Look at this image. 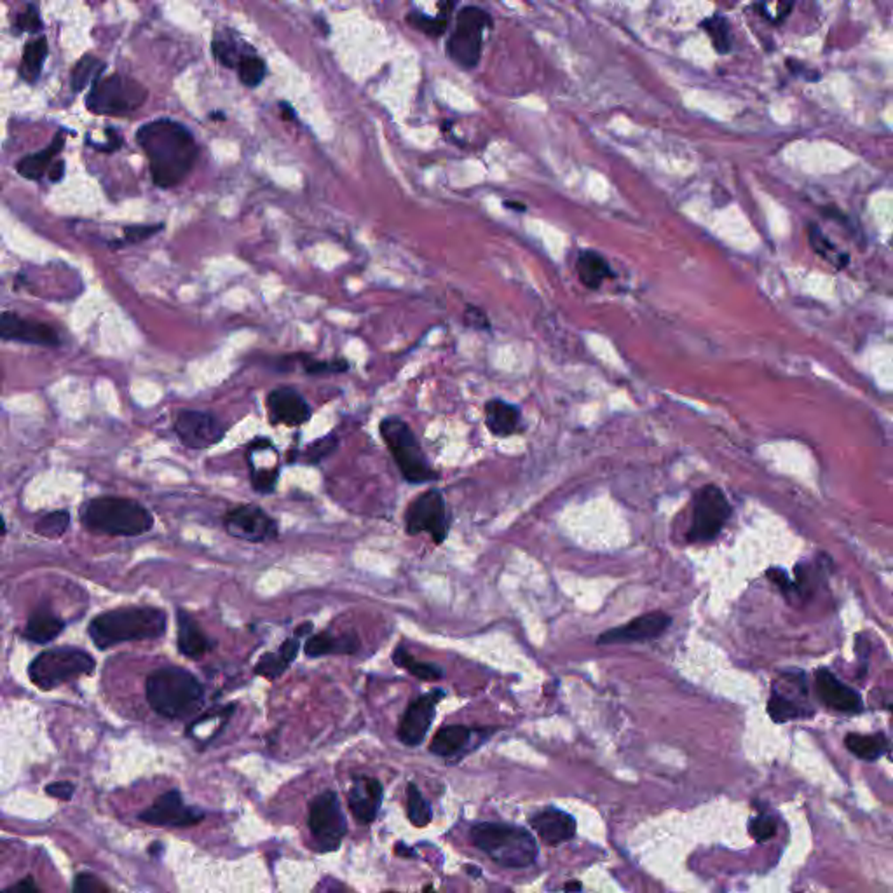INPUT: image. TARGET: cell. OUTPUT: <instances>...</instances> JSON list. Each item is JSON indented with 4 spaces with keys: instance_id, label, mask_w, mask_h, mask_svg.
Here are the masks:
<instances>
[{
    "instance_id": "cell-4",
    "label": "cell",
    "mask_w": 893,
    "mask_h": 893,
    "mask_svg": "<svg viewBox=\"0 0 893 893\" xmlns=\"http://www.w3.org/2000/svg\"><path fill=\"white\" fill-rule=\"evenodd\" d=\"M145 698L161 717L176 721L194 714L203 705L205 685L187 669L168 665L147 676Z\"/></svg>"
},
{
    "instance_id": "cell-63",
    "label": "cell",
    "mask_w": 893,
    "mask_h": 893,
    "mask_svg": "<svg viewBox=\"0 0 893 893\" xmlns=\"http://www.w3.org/2000/svg\"><path fill=\"white\" fill-rule=\"evenodd\" d=\"M424 893H433V887H426Z\"/></svg>"
},
{
    "instance_id": "cell-30",
    "label": "cell",
    "mask_w": 893,
    "mask_h": 893,
    "mask_svg": "<svg viewBox=\"0 0 893 893\" xmlns=\"http://www.w3.org/2000/svg\"><path fill=\"white\" fill-rule=\"evenodd\" d=\"M576 272L579 281L588 290H599L606 279L613 278L615 272L604 255L595 250H583L576 259Z\"/></svg>"
},
{
    "instance_id": "cell-38",
    "label": "cell",
    "mask_w": 893,
    "mask_h": 893,
    "mask_svg": "<svg viewBox=\"0 0 893 893\" xmlns=\"http://www.w3.org/2000/svg\"><path fill=\"white\" fill-rule=\"evenodd\" d=\"M808 241H810V245H811V248L815 250L817 255H820L824 261L833 263L834 267L842 269L844 265H848V262H850V257L846 254L840 252L836 248V245L815 223L808 225Z\"/></svg>"
},
{
    "instance_id": "cell-62",
    "label": "cell",
    "mask_w": 893,
    "mask_h": 893,
    "mask_svg": "<svg viewBox=\"0 0 893 893\" xmlns=\"http://www.w3.org/2000/svg\"><path fill=\"white\" fill-rule=\"evenodd\" d=\"M210 115L213 119H220V121H222V119H225V115H223V114H215V112H213Z\"/></svg>"
},
{
    "instance_id": "cell-1",
    "label": "cell",
    "mask_w": 893,
    "mask_h": 893,
    "mask_svg": "<svg viewBox=\"0 0 893 893\" xmlns=\"http://www.w3.org/2000/svg\"><path fill=\"white\" fill-rule=\"evenodd\" d=\"M137 144L149 159L153 182L161 189L182 184L200 154L189 128L168 117L145 122L137 131Z\"/></svg>"
},
{
    "instance_id": "cell-16",
    "label": "cell",
    "mask_w": 893,
    "mask_h": 893,
    "mask_svg": "<svg viewBox=\"0 0 893 893\" xmlns=\"http://www.w3.org/2000/svg\"><path fill=\"white\" fill-rule=\"evenodd\" d=\"M672 616L665 611H651L631 620L622 627L604 631L597 637V646H618V644H640L651 642L663 637L672 627Z\"/></svg>"
},
{
    "instance_id": "cell-24",
    "label": "cell",
    "mask_w": 893,
    "mask_h": 893,
    "mask_svg": "<svg viewBox=\"0 0 893 893\" xmlns=\"http://www.w3.org/2000/svg\"><path fill=\"white\" fill-rule=\"evenodd\" d=\"M382 786L375 779L360 777L355 779L353 787L349 790L348 803L353 817L360 824H372L382 804Z\"/></svg>"
},
{
    "instance_id": "cell-58",
    "label": "cell",
    "mask_w": 893,
    "mask_h": 893,
    "mask_svg": "<svg viewBox=\"0 0 893 893\" xmlns=\"http://www.w3.org/2000/svg\"><path fill=\"white\" fill-rule=\"evenodd\" d=\"M279 108L283 110V112H281L283 119H286V121H294V119H295V110H294V106H290V104L281 102V104H279Z\"/></svg>"
},
{
    "instance_id": "cell-55",
    "label": "cell",
    "mask_w": 893,
    "mask_h": 893,
    "mask_svg": "<svg viewBox=\"0 0 893 893\" xmlns=\"http://www.w3.org/2000/svg\"><path fill=\"white\" fill-rule=\"evenodd\" d=\"M65 176V161H54L50 173H48V178L56 184V182H61V178Z\"/></svg>"
},
{
    "instance_id": "cell-44",
    "label": "cell",
    "mask_w": 893,
    "mask_h": 893,
    "mask_svg": "<svg viewBox=\"0 0 893 893\" xmlns=\"http://www.w3.org/2000/svg\"><path fill=\"white\" fill-rule=\"evenodd\" d=\"M279 466H272L270 470H259L257 466L250 465V482L255 492L259 494H272L276 490L278 480H279Z\"/></svg>"
},
{
    "instance_id": "cell-8",
    "label": "cell",
    "mask_w": 893,
    "mask_h": 893,
    "mask_svg": "<svg viewBox=\"0 0 893 893\" xmlns=\"http://www.w3.org/2000/svg\"><path fill=\"white\" fill-rule=\"evenodd\" d=\"M492 28L490 14L478 5H465L456 12L454 30L447 41V54L459 67L472 70L482 58L485 34Z\"/></svg>"
},
{
    "instance_id": "cell-59",
    "label": "cell",
    "mask_w": 893,
    "mask_h": 893,
    "mask_svg": "<svg viewBox=\"0 0 893 893\" xmlns=\"http://www.w3.org/2000/svg\"><path fill=\"white\" fill-rule=\"evenodd\" d=\"M564 890H566V893H579L583 890V885L579 881H571V883L566 885Z\"/></svg>"
},
{
    "instance_id": "cell-46",
    "label": "cell",
    "mask_w": 893,
    "mask_h": 893,
    "mask_svg": "<svg viewBox=\"0 0 893 893\" xmlns=\"http://www.w3.org/2000/svg\"><path fill=\"white\" fill-rule=\"evenodd\" d=\"M16 32H30V34H37L43 30L44 23H43V18H41V12L37 9V5H28L23 12H20L16 16Z\"/></svg>"
},
{
    "instance_id": "cell-27",
    "label": "cell",
    "mask_w": 893,
    "mask_h": 893,
    "mask_svg": "<svg viewBox=\"0 0 893 893\" xmlns=\"http://www.w3.org/2000/svg\"><path fill=\"white\" fill-rule=\"evenodd\" d=\"M299 653H301V638L288 637L281 642L278 651L263 653L254 667V674L261 676L267 681H276L292 667Z\"/></svg>"
},
{
    "instance_id": "cell-36",
    "label": "cell",
    "mask_w": 893,
    "mask_h": 893,
    "mask_svg": "<svg viewBox=\"0 0 893 893\" xmlns=\"http://www.w3.org/2000/svg\"><path fill=\"white\" fill-rule=\"evenodd\" d=\"M844 743L850 752H853L857 757L866 759V761H876L881 757L889 748L890 743L883 735H851L844 738Z\"/></svg>"
},
{
    "instance_id": "cell-50",
    "label": "cell",
    "mask_w": 893,
    "mask_h": 893,
    "mask_svg": "<svg viewBox=\"0 0 893 893\" xmlns=\"http://www.w3.org/2000/svg\"><path fill=\"white\" fill-rule=\"evenodd\" d=\"M463 321L468 328H474V330H490L489 316L485 315V311L482 308H476L472 304L466 306Z\"/></svg>"
},
{
    "instance_id": "cell-53",
    "label": "cell",
    "mask_w": 893,
    "mask_h": 893,
    "mask_svg": "<svg viewBox=\"0 0 893 893\" xmlns=\"http://www.w3.org/2000/svg\"><path fill=\"white\" fill-rule=\"evenodd\" d=\"M106 147H102V149H98V151L106 153V154H112V153H115L117 149H121V147H122V138H121V135H119L115 129H110V128H108L106 131Z\"/></svg>"
},
{
    "instance_id": "cell-23",
    "label": "cell",
    "mask_w": 893,
    "mask_h": 893,
    "mask_svg": "<svg viewBox=\"0 0 893 893\" xmlns=\"http://www.w3.org/2000/svg\"><path fill=\"white\" fill-rule=\"evenodd\" d=\"M362 647V640L355 631L335 633L332 631H321L308 637L304 644V653L308 658H323V656H348L356 654Z\"/></svg>"
},
{
    "instance_id": "cell-18",
    "label": "cell",
    "mask_w": 893,
    "mask_h": 893,
    "mask_svg": "<svg viewBox=\"0 0 893 893\" xmlns=\"http://www.w3.org/2000/svg\"><path fill=\"white\" fill-rule=\"evenodd\" d=\"M269 419L272 424H283L288 427H299L313 418V409L308 400L290 386H281L272 389L267 398Z\"/></svg>"
},
{
    "instance_id": "cell-43",
    "label": "cell",
    "mask_w": 893,
    "mask_h": 893,
    "mask_svg": "<svg viewBox=\"0 0 893 893\" xmlns=\"http://www.w3.org/2000/svg\"><path fill=\"white\" fill-rule=\"evenodd\" d=\"M238 74H239V81L247 88H257V86H261V82L265 79V74H267L265 61L261 56L252 54L241 61V65L238 67Z\"/></svg>"
},
{
    "instance_id": "cell-35",
    "label": "cell",
    "mask_w": 893,
    "mask_h": 893,
    "mask_svg": "<svg viewBox=\"0 0 893 893\" xmlns=\"http://www.w3.org/2000/svg\"><path fill=\"white\" fill-rule=\"evenodd\" d=\"M339 443H341L339 436L335 433H328L321 438H316L311 443H308L304 447V450L292 452V456L288 458V463H302V465L316 466L321 461L328 459L332 454H335V450L339 449Z\"/></svg>"
},
{
    "instance_id": "cell-32",
    "label": "cell",
    "mask_w": 893,
    "mask_h": 893,
    "mask_svg": "<svg viewBox=\"0 0 893 893\" xmlns=\"http://www.w3.org/2000/svg\"><path fill=\"white\" fill-rule=\"evenodd\" d=\"M391 660H393V663L398 669H403L405 672H409L411 676L418 678L419 681L435 683V681H442L443 676H445V672H443V669L440 665L429 663V662H420L412 653H409L403 646H396L395 647Z\"/></svg>"
},
{
    "instance_id": "cell-3",
    "label": "cell",
    "mask_w": 893,
    "mask_h": 893,
    "mask_svg": "<svg viewBox=\"0 0 893 893\" xmlns=\"http://www.w3.org/2000/svg\"><path fill=\"white\" fill-rule=\"evenodd\" d=\"M82 527L98 536L137 537L154 529L156 519L147 506L131 497L98 496L79 508Z\"/></svg>"
},
{
    "instance_id": "cell-7",
    "label": "cell",
    "mask_w": 893,
    "mask_h": 893,
    "mask_svg": "<svg viewBox=\"0 0 893 893\" xmlns=\"http://www.w3.org/2000/svg\"><path fill=\"white\" fill-rule=\"evenodd\" d=\"M97 670V660L86 649L58 646L39 653L28 665L30 683L41 691H53L79 678H90Z\"/></svg>"
},
{
    "instance_id": "cell-39",
    "label": "cell",
    "mask_w": 893,
    "mask_h": 893,
    "mask_svg": "<svg viewBox=\"0 0 893 893\" xmlns=\"http://www.w3.org/2000/svg\"><path fill=\"white\" fill-rule=\"evenodd\" d=\"M70 524H72V515L67 508H61V510H54V512H50L46 515H43L35 526H34V530L37 536L41 537H46V539H59L63 537L68 529H70Z\"/></svg>"
},
{
    "instance_id": "cell-60",
    "label": "cell",
    "mask_w": 893,
    "mask_h": 893,
    "mask_svg": "<svg viewBox=\"0 0 893 893\" xmlns=\"http://www.w3.org/2000/svg\"><path fill=\"white\" fill-rule=\"evenodd\" d=\"M505 207H506V208H510V210H512V208H515V211H526V205H522V203H513V201H505Z\"/></svg>"
},
{
    "instance_id": "cell-28",
    "label": "cell",
    "mask_w": 893,
    "mask_h": 893,
    "mask_svg": "<svg viewBox=\"0 0 893 893\" xmlns=\"http://www.w3.org/2000/svg\"><path fill=\"white\" fill-rule=\"evenodd\" d=\"M211 51L216 61L227 68H238L245 58L255 54L252 46L245 44L239 35L229 28H223L213 37Z\"/></svg>"
},
{
    "instance_id": "cell-45",
    "label": "cell",
    "mask_w": 893,
    "mask_h": 893,
    "mask_svg": "<svg viewBox=\"0 0 893 893\" xmlns=\"http://www.w3.org/2000/svg\"><path fill=\"white\" fill-rule=\"evenodd\" d=\"M304 372L309 375H328V373H344L349 370V364L346 360H313V358H304L302 362Z\"/></svg>"
},
{
    "instance_id": "cell-42",
    "label": "cell",
    "mask_w": 893,
    "mask_h": 893,
    "mask_svg": "<svg viewBox=\"0 0 893 893\" xmlns=\"http://www.w3.org/2000/svg\"><path fill=\"white\" fill-rule=\"evenodd\" d=\"M768 712L772 716L773 721L777 723H786V721H790V719H797V717H803V716H808L806 710L801 709V705H797L795 701L788 700L787 696H784L782 693H775L772 694L770 701H768Z\"/></svg>"
},
{
    "instance_id": "cell-5",
    "label": "cell",
    "mask_w": 893,
    "mask_h": 893,
    "mask_svg": "<svg viewBox=\"0 0 893 893\" xmlns=\"http://www.w3.org/2000/svg\"><path fill=\"white\" fill-rule=\"evenodd\" d=\"M470 836L478 850L503 867H529L537 858L536 840L517 826L480 822L472 827Z\"/></svg>"
},
{
    "instance_id": "cell-41",
    "label": "cell",
    "mask_w": 893,
    "mask_h": 893,
    "mask_svg": "<svg viewBox=\"0 0 893 893\" xmlns=\"http://www.w3.org/2000/svg\"><path fill=\"white\" fill-rule=\"evenodd\" d=\"M407 23L414 28V30H419L424 35L427 37H433V39H438L442 37L447 28H449V18L438 14V16H427L424 12H419V11H411L407 16H405Z\"/></svg>"
},
{
    "instance_id": "cell-47",
    "label": "cell",
    "mask_w": 893,
    "mask_h": 893,
    "mask_svg": "<svg viewBox=\"0 0 893 893\" xmlns=\"http://www.w3.org/2000/svg\"><path fill=\"white\" fill-rule=\"evenodd\" d=\"M162 229H164V223H158V225H128V227H124V243L126 245H137V243L147 241V239L154 238Z\"/></svg>"
},
{
    "instance_id": "cell-51",
    "label": "cell",
    "mask_w": 893,
    "mask_h": 893,
    "mask_svg": "<svg viewBox=\"0 0 893 893\" xmlns=\"http://www.w3.org/2000/svg\"><path fill=\"white\" fill-rule=\"evenodd\" d=\"M46 792L50 795H53L56 799H61V801H70L74 792H75V786L70 784V782H53L46 787Z\"/></svg>"
},
{
    "instance_id": "cell-31",
    "label": "cell",
    "mask_w": 893,
    "mask_h": 893,
    "mask_svg": "<svg viewBox=\"0 0 893 893\" xmlns=\"http://www.w3.org/2000/svg\"><path fill=\"white\" fill-rule=\"evenodd\" d=\"M474 732V730L465 725L443 726L433 736L429 743V752L440 757H454L468 747Z\"/></svg>"
},
{
    "instance_id": "cell-9",
    "label": "cell",
    "mask_w": 893,
    "mask_h": 893,
    "mask_svg": "<svg viewBox=\"0 0 893 893\" xmlns=\"http://www.w3.org/2000/svg\"><path fill=\"white\" fill-rule=\"evenodd\" d=\"M147 88L126 75L114 74L100 79L88 93L86 106L100 115H128L147 102Z\"/></svg>"
},
{
    "instance_id": "cell-56",
    "label": "cell",
    "mask_w": 893,
    "mask_h": 893,
    "mask_svg": "<svg viewBox=\"0 0 893 893\" xmlns=\"http://www.w3.org/2000/svg\"><path fill=\"white\" fill-rule=\"evenodd\" d=\"M313 631H315V623H313V622H304L302 625H299V627L295 629V631H294V637H299V638H302V637H306V635H309V637H311V635H313Z\"/></svg>"
},
{
    "instance_id": "cell-6",
    "label": "cell",
    "mask_w": 893,
    "mask_h": 893,
    "mask_svg": "<svg viewBox=\"0 0 893 893\" xmlns=\"http://www.w3.org/2000/svg\"><path fill=\"white\" fill-rule=\"evenodd\" d=\"M379 433L407 483L420 485L440 478L409 422L398 416H388L379 422Z\"/></svg>"
},
{
    "instance_id": "cell-2",
    "label": "cell",
    "mask_w": 893,
    "mask_h": 893,
    "mask_svg": "<svg viewBox=\"0 0 893 893\" xmlns=\"http://www.w3.org/2000/svg\"><path fill=\"white\" fill-rule=\"evenodd\" d=\"M168 629L166 613L156 606H129L91 618L88 635L97 649L106 651L126 642L158 640Z\"/></svg>"
},
{
    "instance_id": "cell-49",
    "label": "cell",
    "mask_w": 893,
    "mask_h": 893,
    "mask_svg": "<svg viewBox=\"0 0 893 893\" xmlns=\"http://www.w3.org/2000/svg\"><path fill=\"white\" fill-rule=\"evenodd\" d=\"M74 893H112L106 883L91 873H81L74 880Z\"/></svg>"
},
{
    "instance_id": "cell-54",
    "label": "cell",
    "mask_w": 893,
    "mask_h": 893,
    "mask_svg": "<svg viewBox=\"0 0 893 893\" xmlns=\"http://www.w3.org/2000/svg\"><path fill=\"white\" fill-rule=\"evenodd\" d=\"M766 576H768V579H770L772 583H775V584H777L782 591H788V590L792 588V584H790V581H788L787 575H786L782 569H775V568H773V569H768Z\"/></svg>"
},
{
    "instance_id": "cell-11",
    "label": "cell",
    "mask_w": 893,
    "mask_h": 893,
    "mask_svg": "<svg viewBox=\"0 0 893 893\" xmlns=\"http://www.w3.org/2000/svg\"><path fill=\"white\" fill-rule=\"evenodd\" d=\"M450 530V513L440 489H427L411 501L405 512V532L409 536L429 534L435 544H443Z\"/></svg>"
},
{
    "instance_id": "cell-12",
    "label": "cell",
    "mask_w": 893,
    "mask_h": 893,
    "mask_svg": "<svg viewBox=\"0 0 893 893\" xmlns=\"http://www.w3.org/2000/svg\"><path fill=\"white\" fill-rule=\"evenodd\" d=\"M309 831L313 834L317 850L328 853L339 850L346 836L348 824L339 801V795L332 790L319 794L309 806Z\"/></svg>"
},
{
    "instance_id": "cell-21",
    "label": "cell",
    "mask_w": 893,
    "mask_h": 893,
    "mask_svg": "<svg viewBox=\"0 0 893 893\" xmlns=\"http://www.w3.org/2000/svg\"><path fill=\"white\" fill-rule=\"evenodd\" d=\"M529 824L541 840L552 846L571 841L576 834L575 817L559 808H544L534 813Z\"/></svg>"
},
{
    "instance_id": "cell-37",
    "label": "cell",
    "mask_w": 893,
    "mask_h": 893,
    "mask_svg": "<svg viewBox=\"0 0 893 893\" xmlns=\"http://www.w3.org/2000/svg\"><path fill=\"white\" fill-rule=\"evenodd\" d=\"M703 32L709 35L714 50L719 54H728L733 50V34H732V25L730 21L716 12L709 18H705L700 25Z\"/></svg>"
},
{
    "instance_id": "cell-26",
    "label": "cell",
    "mask_w": 893,
    "mask_h": 893,
    "mask_svg": "<svg viewBox=\"0 0 893 893\" xmlns=\"http://www.w3.org/2000/svg\"><path fill=\"white\" fill-rule=\"evenodd\" d=\"M65 629H67V622L53 613L51 607L39 606L30 613L21 635L30 644L44 646V644H50V642L56 640L65 631Z\"/></svg>"
},
{
    "instance_id": "cell-48",
    "label": "cell",
    "mask_w": 893,
    "mask_h": 893,
    "mask_svg": "<svg viewBox=\"0 0 893 893\" xmlns=\"http://www.w3.org/2000/svg\"><path fill=\"white\" fill-rule=\"evenodd\" d=\"M752 838L759 842H764V841L772 840L777 833V824L772 817H766V815H761V817H756L752 822H750V827H748Z\"/></svg>"
},
{
    "instance_id": "cell-40",
    "label": "cell",
    "mask_w": 893,
    "mask_h": 893,
    "mask_svg": "<svg viewBox=\"0 0 893 893\" xmlns=\"http://www.w3.org/2000/svg\"><path fill=\"white\" fill-rule=\"evenodd\" d=\"M407 817L416 827H426L433 820L431 804L422 797L416 784L407 786Z\"/></svg>"
},
{
    "instance_id": "cell-34",
    "label": "cell",
    "mask_w": 893,
    "mask_h": 893,
    "mask_svg": "<svg viewBox=\"0 0 893 893\" xmlns=\"http://www.w3.org/2000/svg\"><path fill=\"white\" fill-rule=\"evenodd\" d=\"M106 65L104 59L93 56V54H86L82 56L75 67L72 68V74H70V86L74 90V93H81L84 91L86 88H93L100 79H102V74L106 72Z\"/></svg>"
},
{
    "instance_id": "cell-52",
    "label": "cell",
    "mask_w": 893,
    "mask_h": 893,
    "mask_svg": "<svg viewBox=\"0 0 893 893\" xmlns=\"http://www.w3.org/2000/svg\"><path fill=\"white\" fill-rule=\"evenodd\" d=\"M4 893H43V890L35 885L34 878H23L21 881H18L16 885H12L11 889H7Z\"/></svg>"
},
{
    "instance_id": "cell-14",
    "label": "cell",
    "mask_w": 893,
    "mask_h": 893,
    "mask_svg": "<svg viewBox=\"0 0 893 893\" xmlns=\"http://www.w3.org/2000/svg\"><path fill=\"white\" fill-rule=\"evenodd\" d=\"M222 524L231 537L248 543L274 541L279 534L278 522L259 505H238L231 508L223 515Z\"/></svg>"
},
{
    "instance_id": "cell-13",
    "label": "cell",
    "mask_w": 893,
    "mask_h": 893,
    "mask_svg": "<svg viewBox=\"0 0 893 893\" xmlns=\"http://www.w3.org/2000/svg\"><path fill=\"white\" fill-rule=\"evenodd\" d=\"M229 426L208 411H180L173 422V431L180 443L192 450H205L220 443Z\"/></svg>"
},
{
    "instance_id": "cell-25",
    "label": "cell",
    "mask_w": 893,
    "mask_h": 893,
    "mask_svg": "<svg viewBox=\"0 0 893 893\" xmlns=\"http://www.w3.org/2000/svg\"><path fill=\"white\" fill-rule=\"evenodd\" d=\"M483 422L489 433L496 438H508L521 431L522 411L521 407L505 402L501 398H492L483 407Z\"/></svg>"
},
{
    "instance_id": "cell-22",
    "label": "cell",
    "mask_w": 893,
    "mask_h": 893,
    "mask_svg": "<svg viewBox=\"0 0 893 893\" xmlns=\"http://www.w3.org/2000/svg\"><path fill=\"white\" fill-rule=\"evenodd\" d=\"M815 684L819 696L827 707L844 714H857L864 709L860 694L851 687H848L846 684L841 683L840 679L827 669H820L817 672Z\"/></svg>"
},
{
    "instance_id": "cell-64",
    "label": "cell",
    "mask_w": 893,
    "mask_h": 893,
    "mask_svg": "<svg viewBox=\"0 0 893 893\" xmlns=\"http://www.w3.org/2000/svg\"><path fill=\"white\" fill-rule=\"evenodd\" d=\"M386 893H396V892H386Z\"/></svg>"
},
{
    "instance_id": "cell-20",
    "label": "cell",
    "mask_w": 893,
    "mask_h": 893,
    "mask_svg": "<svg viewBox=\"0 0 893 893\" xmlns=\"http://www.w3.org/2000/svg\"><path fill=\"white\" fill-rule=\"evenodd\" d=\"M176 649L187 660H201L215 647V640L201 629L198 620L185 611L184 607H176Z\"/></svg>"
},
{
    "instance_id": "cell-10",
    "label": "cell",
    "mask_w": 893,
    "mask_h": 893,
    "mask_svg": "<svg viewBox=\"0 0 893 893\" xmlns=\"http://www.w3.org/2000/svg\"><path fill=\"white\" fill-rule=\"evenodd\" d=\"M732 517V505L714 483L700 487L693 496V517L685 534L689 543L714 541Z\"/></svg>"
},
{
    "instance_id": "cell-33",
    "label": "cell",
    "mask_w": 893,
    "mask_h": 893,
    "mask_svg": "<svg viewBox=\"0 0 893 893\" xmlns=\"http://www.w3.org/2000/svg\"><path fill=\"white\" fill-rule=\"evenodd\" d=\"M48 53H50V46H48L46 37H39V39H34L25 44L21 63H20V75L23 81H27L30 84L39 81Z\"/></svg>"
},
{
    "instance_id": "cell-17",
    "label": "cell",
    "mask_w": 893,
    "mask_h": 893,
    "mask_svg": "<svg viewBox=\"0 0 893 893\" xmlns=\"http://www.w3.org/2000/svg\"><path fill=\"white\" fill-rule=\"evenodd\" d=\"M205 819L200 808L187 806L180 790H169L159 795L153 806L140 813V820L159 827H189Z\"/></svg>"
},
{
    "instance_id": "cell-57",
    "label": "cell",
    "mask_w": 893,
    "mask_h": 893,
    "mask_svg": "<svg viewBox=\"0 0 893 893\" xmlns=\"http://www.w3.org/2000/svg\"><path fill=\"white\" fill-rule=\"evenodd\" d=\"M395 850H396V855H400V857H407V858H412V857H416V851H414L412 848L405 846L403 842H398V844L395 846Z\"/></svg>"
},
{
    "instance_id": "cell-61",
    "label": "cell",
    "mask_w": 893,
    "mask_h": 893,
    "mask_svg": "<svg viewBox=\"0 0 893 893\" xmlns=\"http://www.w3.org/2000/svg\"><path fill=\"white\" fill-rule=\"evenodd\" d=\"M466 871H468V873H470V874H472V876H474V878H478V876H482V871H480V869H476V867H474V866H468V867H466Z\"/></svg>"
},
{
    "instance_id": "cell-19",
    "label": "cell",
    "mask_w": 893,
    "mask_h": 893,
    "mask_svg": "<svg viewBox=\"0 0 893 893\" xmlns=\"http://www.w3.org/2000/svg\"><path fill=\"white\" fill-rule=\"evenodd\" d=\"M0 337L4 341H14L46 348H56L61 344L59 335L51 325L35 319H27L9 311L2 313L0 317Z\"/></svg>"
},
{
    "instance_id": "cell-15",
    "label": "cell",
    "mask_w": 893,
    "mask_h": 893,
    "mask_svg": "<svg viewBox=\"0 0 893 893\" xmlns=\"http://www.w3.org/2000/svg\"><path fill=\"white\" fill-rule=\"evenodd\" d=\"M445 696L447 691L436 687L429 693L420 694L409 703L398 725V738L403 745L418 747L426 740V735L429 733L436 717V707Z\"/></svg>"
},
{
    "instance_id": "cell-29",
    "label": "cell",
    "mask_w": 893,
    "mask_h": 893,
    "mask_svg": "<svg viewBox=\"0 0 893 893\" xmlns=\"http://www.w3.org/2000/svg\"><path fill=\"white\" fill-rule=\"evenodd\" d=\"M63 147H65V137H63V131H61V133H58L54 137L50 147L20 159L16 162V171L23 178L39 182L46 173H50V169L53 166L54 158L63 151Z\"/></svg>"
}]
</instances>
